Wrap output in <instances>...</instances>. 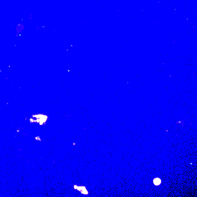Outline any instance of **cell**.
<instances>
[{
	"instance_id": "6da1fadb",
	"label": "cell",
	"mask_w": 197,
	"mask_h": 197,
	"mask_svg": "<svg viewBox=\"0 0 197 197\" xmlns=\"http://www.w3.org/2000/svg\"><path fill=\"white\" fill-rule=\"evenodd\" d=\"M49 117L44 114H37L33 115L30 119L31 122L38 123L40 125L45 124L48 121Z\"/></svg>"
},
{
	"instance_id": "7a4b0ae2",
	"label": "cell",
	"mask_w": 197,
	"mask_h": 197,
	"mask_svg": "<svg viewBox=\"0 0 197 197\" xmlns=\"http://www.w3.org/2000/svg\"><path fill=\"white\" fill-rule=\"evenodd\" d=\"M73 188L75 190H77L84 195L87 196L89 194V192L87 190V188L84 185H78L76 184H74L73 185Z\"/></svg>"
},
{
	"instance_id": "3957f363",
	"label": "cell",
	"mask_w": 197,
	"mask_h": 197,
	"mask_svg": "<svg viewBox=\"0 0 197 197\" xmlns=\"http://www.w3.org/2000/svg\"><path fill=\"white\" fill-rule=\"evenodd\" d=\"M154 183L155 185H158L161 183V179L159 178H155L154 180Z\"/></svg>"
},
{
	"instance_id": "277c9868",
	"label": "cell",
	"mask_w": 197,
	"mask_h": 197,
	"mask_svg": "<svg viewBox=\"0 0 197 197\" xmlns=\"http://www.w3.org/2000/svg\"><path fill=\"white\" fill-rule=\"evenodd\" d=\"M35 139H36V140H41V138H40V136H37L35 137Z\"/></svg>"
},
{
	"instance_id": "5b68a950",
	"label": "cell",
	"mask_w": 197,
	"mask_h": 197,
	"mask_svg": "<svg viewBox=\"0 0 197 197\" xmlns=\"http://www.w3.org/2000/svg\"><path fill=\"white\" fill-rule=\"evenodd\" d=\"M73 145H73L74 146H75V145H76V143H73Z\"/></svg>"
}]
</instances>
